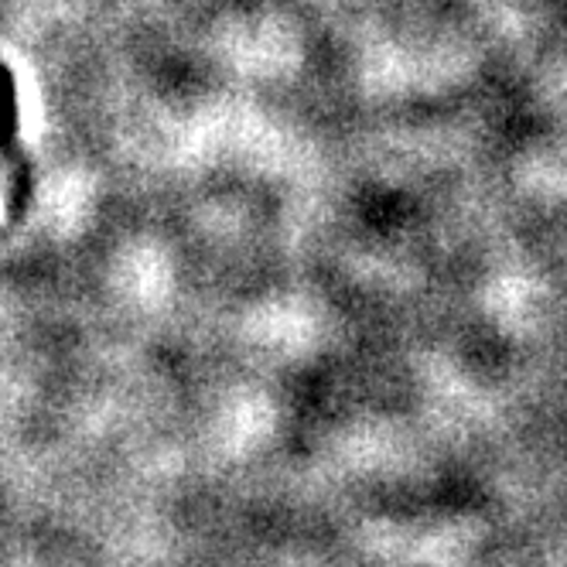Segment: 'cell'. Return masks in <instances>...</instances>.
Masks as SVG:
<instances>
[{"instance_id": "6da1fadb", "label": "cell", "mask_w": 567, "mask_h": 567, "mask_svg": "<svg viewBox=\"0 0 567 567\" xmlns=\"http://www.w3.org/2000/svg\"><path fill=\"white\" fill-rule=\"evenodd\" d=\"M18 134V100H14V79L11 69L0 62V157L11 154Z\"/></svg>"}]
</instances>
